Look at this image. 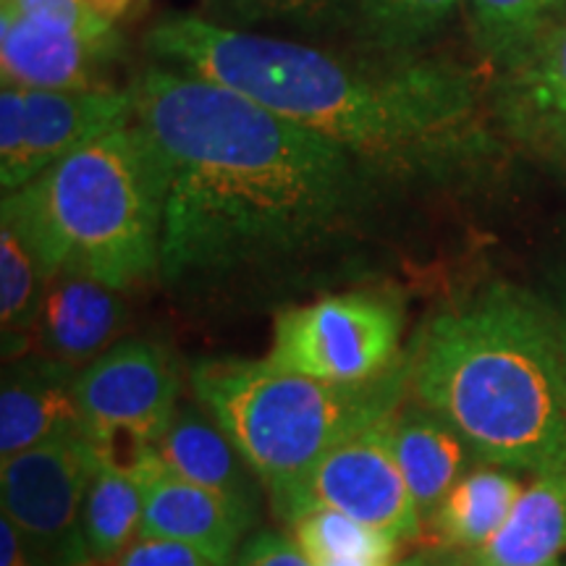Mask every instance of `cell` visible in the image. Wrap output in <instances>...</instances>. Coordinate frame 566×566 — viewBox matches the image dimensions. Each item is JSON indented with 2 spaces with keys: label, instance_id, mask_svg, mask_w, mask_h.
Returning <instances> with one entry per match:
<instances>
[{
  "label": "cell",
  "instance_id": "obj_3",
  "mask_svg": "<svg viewBox=\"0 0 566 566\" xmlns=\"http://www.w3.org/2000/svg\"><path fill=\"white\" fill-rule=\"evenodd\" d=\"M409 391L483 462L566 467V342L556 307L493 281L424 317L407 352Z\"/></svg>",
  "mask_w": 566,
  "mask_h": 566
},
{
  "label": "cell",
  "instance_id": "obj_18",
  "mask_svg": "<svg viewBox=\"0 0 566 566\" xmlns=\"http://www.w3.org/2000/svg\"><path fill=\"white\" fill-rule=\"evenodd\" d=\"M467 446L449 422L420 407H401L394 415V451L422 520L436 514L441 501L462 478Z\"/></svg>",
  "mask_w": 566,
  "mask_h": 566
},
{
  "label": "cell",
  "instance_id": "obj_4",
  "mask_svg": "<svg viewBox=\"0 0 566 566\" xmlns=\"http://www.w3.org/2000/svg\"><path fill=\"white\" fill-rule=\"evenodd\" d=\"M166 197V163L134 116L3 195L0 223L24 239L48 275L76 268L124 292L160 273Z\"/></svg>",
  "mask_w": 566,
  "mask_h": 566
},
{
  "label": "cell",
  "instance_id": "obj_30",
  "mask_svg": "<svg viewBox=\"0 0 566 566\" xmlns=\"http://www.w3.org/2000/svg\"><path fill=\"white\" fill-rule=\"evenodd\" d=\"M0 566H55L38 546H32L9 516H0Z\"/></svg>",
  "mask_w": 566,
  "mask_h": 566
},
{
  "label": "cell",
  "instance_id": "obj_25",
  "mask_svg": "<svg viewBox=\"0 0 566 566\" xmlns=\"http://www.w3.org/2000/svg\"><path fill=\"white\" fill-rule=\"evenodd\" d=\"M480 48L501 63L551 30L564 0H470Z\"/></svg>",
  "mask_w": 566,
  "mask_h": 566
},
{
  "label": "cell",
  "instance_id": "obj_1",
  "mask_svg": "<svg viewBox=\"0 0 566 566\" xmlns=\"http://www.w3.org/2000/svg\"><path fill=\"white\" fill-rule=\"evenodd\" d=\"M132 95L168 171L160 275L174 286L321 250L380 179L336 142L205 76L155 63Z\"/></svg>",
  "mask_w": 566,
  "mask_h": 566
},
{
  "label": "cell",
  "instance_id": "obj_16",
  "mask_svg": "<svg viewBox=\"0 0 566 566\" xmlns=\"http://www.w3.org/2000/svg\"><path fill=\"white\" fill-rule=\"evenodd\" d=\"M150 454L187 483L258 506L265 491L229 433L202 405H181Z\"/></svg>",
  "mask_w": 566,
  "mask_h": 566
},
{
  "label": "cell",
  "instance_id": "obj_2",
  "mask_svg": "<svg viewBox=\"0 0 566 566\" xmlns=\"http://www.w3.org/2000/svg\"><path fill=\"white\" fill-rule=\"evenodd\" d=\"M147 51L336 142L380 179H441L483 150L475 74L454 63L357 61L200 17L160 19Z\"/></svg>",
  "mask_w": 566,
  "mask_h": 566
},
{
  "label": "cell",
  "instance_id": "obj_7",
  "mask_svg": "<svg viewBox=\"0 0 566 566\" xmlns=\"http://www.w3.org/2000/svg\"><path fill=\"white\" fill-rule=\"evenodd\" d=\"M399 357V307L375 294H338L283 310L265 359L307 378L365 384L391 370Z\"/></svg>",
  "mask_w": 566,
  "mask_h": 566
},
{
  "label": "cell",
  "instance_id": "obj_5",
  "mask_svg": "<svg viewBox=\"0 0 566 566\" xmlns=\"http://www.w3.org/2000/svg\"><path fill=\"white\" fill-rule=\"evenodd\" d=\"M192 394L242 451L265 493L307 475L334 446L405 407L409 357L365 384H331L268 359H202Z\"/></svg>",
  "mask_w": 566,
  "mask_h": 566
},
{
  "label": "cell",
  "instance_id": "obj_13",
  "mask_svg": "<svg viewBox=\"0 0 566 566\" xmlns=\"http://www.w3.org/2000/svg\"><path fill=\"white\" fill-rule=\"evenodd\" d=\"M493 105L512 137L566 158V24L504 61Z\"/></svg>",
  "mask_w": 566,
  "mask_h": 566
},
{
  "label": "cell",
  "instance_id": "obj_10",
  "mask_svg": "<svg viewBox=\"0 0 566 566\" xmlns=\"http://www.w3.org/2000/svg\"><path fill=\"white\" fill-rule=\"evenodd\" d=\"M142 488L139 537L176 541L216 564L231 566L258 516V506L187 483L168 472L150 449L129 467Z\"/></svg>",
  "mask_w": 566,
  "mask_h": 566
},
{
  "label": "cell",
  "instance_id": "obj_29",
  "mask_svg": "<svg viewBox=\"0 0 566 566\" xmlns=\"http://www.w3.org/2000/svg\"><path fill=\"white\" fill-rule=\"evenodd\" d=\"M24 139V90L3 84L0 90V171L9 168Z\"/></svg>",
  "mask_w": 566,
  "mask_h": 566
},
{
  "label": "cell",
  "instance_id": "obj_22",
  "mask_svg": "<svg viewBox=\"0 0 566 566\" xmlns=\"http://www.w3.org/2000/svg\"><path fill=\"white\" fill-rule=\"evenodd\" d=\"M45 283L48 273L24 239L9 223H0V321L6 357H21L24 334H34Z\"/></svg>",
  "mask_w": 566,
  "mask_h": 566
},
{
  "label": "cell",
  "instance_id": "obj_12",
  "mask_svg": "<svg viewBox=\"0 0 566 566\" xmlns=\"http://www.w3.org/2000/svg\"><path fill=\"white\" fill-rule=\"evenodd\" d=\"M116 32L87 34L55 21L0 13V69L3 84L24 90H95L116 61Z\"/></svg>",
  "mask_w": 566,
  "mask_h": 566
},
{
  "label": "cell",
  "instance_id": "obj_32",
  "mask_svg": "<svg viewBox=\"0 0 566 566\" xmlns=\"http://www.w3.org/2000/svg\"><path fill=\"white\" fill-rule=\"evenodd\" d=\"M556 313H558V321H562L564 342H566V296H564V304H562V307H556Z\"/></svg>",
  "mask_w": 566,
  "mask_h": 566
},
{
  "label": "cell",
  "instance_id": "obj_27",
  "mask_svg": "<svg viewBox=\"0 0 566 566\" xmlns=\"http://www.w3.org/2000/svg\"><path fill=\"white\" fill-rule=\"evenodd\" d=\"M105 566H221L200 551L160 537H137L116 562Z\"/></svg>",
  "mask_w": 566,
  "mask_h": 566
},
{
  "label": "cell",
  "instance_id": "obj_15",
  "mask_svg": "<svg viewBox=\"0 0 566 566\" xmlns=\"http://www.w3.org/2000/svg\"><path fill=\"white\" fill-rule=\"evenodd\" d=\"M74 367L42 357H17L0 388V462L51 443L63 436H84L74 396Z\"/></svg>",
  "mask_w": 566,
  "mask_h": 566
},
{
  "label": "cell",
  "instance_id": "obj_26",
  "mask_svg": "<svg viewBox=\"0 0 566 566\" xmlns=\"http://www.w3.org/2000/svg\"><path fill=\"white\" fill-rule=\"evenodd\" d=\"M129 3L132 0H3V9L87 34H108L116 32L113 24Z\"/></svg>",
  "mask_w": 566,
  "mask_h": 566
},
{
  "label": "cell",
  "instance_id": "obj_34",
  "mask_svg": "<svg viewBox=\"0 0 566 566\" xmlns=\"http://www.w3.org/2000/svg\"><path fill=\"white\" fill-rule=\"evenodd\" d=\"M551 566H558V564H551Z\"/></svg>",
  "mask_w": 566,
  "mask_h": 566
},
{
  "label": "cell",
  "instance_id": "obj_14",
  "mask_svg": "<svg viewBox=\"0 0 566 566\" xmlns=\"http://www.w3.org/2000/svg\"><path fill=\"white\" fill-rule=\"evenodd\" d=\"M126 307L116 289L76 268L48 275L34 336L42 357L82 370L118 344Z\"/></svg>",
  "mask_w": 566,
  "mask_h": 566
},
{
  "label": "cell",
  "instance_id": "obj_28",
  "mask_svg": "<svg viewBox=\"0 0 566 566\" xmlns=\"http://www.w3.org/2000/svg\"><path fill=\"white\" fill-rule=\"evenodd\" d=\"M231 566H313V562L296 546L292 535L265 530V533L247 537Z\"/></svg>",
  "mask_w": 566,
  "mask_h": 566
},
{
  "label": "cell",
  "instance_id": "obj_21",
  "mask_svg": "<svg viewBox=\"0 0 566 566\" xmlns=\"http://www.w3.org/2000/svg\"><path fill=\"white\" fill-rule=\"evenodd\" d=\"M459 0H354L352 32L367 51L409 59L446 24Z\"/></svg>",
  "mask_w": 566,
  "mask_h": 566
},
{
  "label": "cell",
  "instance_id": "obj_23",
  "mask_svg": "<svg viewBox=\"0 0 566 566\" xmlns=\"http://www.w3.org/2000/svg\"><path fill=\"white\" fill-rule=\"evenodd\" d=\"M208 21L231 30L254 32L258 27L323 34L352 27L354 0H205Z\"/></svg>",
  "mask_w": 566,
  "mask_h": 566
},
{
  "label": "cell",
  "instance_id": "obj_6",
  "mask_svg": "<svg viewBox=\"0 0 566 566\" xmlns=\"http://www.w3.org/2000/svg\"><path fill=\"white\" fill-rule=\"evenodd\" d=\"M181 367L150 338H126L74 378L82 433L103 462L129 467L171 424L181 399Z\"/></svg>",
  "mask_w": 566,
  "mask_h": 566
},
{
  "label": "cell",
  "instance_id": "obj_20",
  "mask_svg": "<svg viewBox=\"0 0 566 566\" xmlns=\"http://www.w3.org/2000/svg\"><path fill=\"white\" fill-rule=\"evenodd\" d=\"M142 488L129 470L103 462L82 512V535L92 566L116 562L142 530Z\"/></svg>",
  "mask_w": 566,
  "mask_h": 566
},
{
  "label": "cell",
  "instance_id": "obj_19",
  "mask_svg": "<svg viewBox=\"0 0 566 566\" xmlns=\"http://www.w3.org/2000/svg\"><path fill=\"white\" fill-rule=\"evenodd\" d=\"M522 491L520 478L506 467H478L459 478L430 520L449 548L480 551L504 527Z\"/></svg>",
  "mask_w": 566,
  "mask_h": 566
},
{
  "label": "cell",
  "instance_id": "obj_11",
  "mask_svg": "<svg viewBox=\"0 0 566 566\" xmlns=\"http://www.w3.org/2000/svg\"><path fill=\"white\" fill-rule=\"evenodd\" d=\"M132 118V87L24 90V139L17 160L0 171L3 195L17 192L66 155Z\"/></svg>",
  "mask_w": 566,
  "mask_h": 566
},
{
  "label": "cell",
  "instance_id": "obj_17",
  "mask_svg": "<svg viewBox=\"0 0 566 566\" xmlns=\"http://www.w3.org/2000/svg\"><path fill=\"white\" fill-rule=\"evenodd\" d=\"M566 551V467L541 472L504 527L475 551V566H551Z\"/></svg>",
  "mask_w": 566,
  "mask_h": 566
},
{
  "label": "cell",
  "instance_id": "obj_24",
  "mask_svg": "<svg viewBox=\"0 0 566 566\" xmlns=\"http://www.w3.org/2000/svg\"><path fill=\"white\" fill-rule=\"evenodd\" d=\"M292 537L310 562L325 558H388L394 562L401 541L384 530L352 520L334 509H317L296 516L292 522Z\"/></svg>",
  "mask_w": 566,
  "mask_h": 566
},
{
  "label": "cell",
  "instance_id": "obj_31",
  "mask_svg": "<svg viewBox=\"0 0 566 566\" xmlns=\"http://www.w3.org/2000/svg\"><path fill=\"white\" fill-rule=\"evenodd\" d=\"M313 566H396L388 558H325V562H313Z\"/></svg>",
  "mask_w": 566,
  "mask_h": 566
},
{
  "label": "cell",
  "instance_id": "obj_9",
  "mask_svg": "<svg viewBox=\"0 0 566 566\" xmlns=\"http://www.w3.org/2000/svg\"><path fill=\"white\" fill-rule=\"evenodd\" d=\"M101 464V454L84 436L55 438L0 462L3 514L55 566H92L82 512Z\"/></svg>",
  "mask_w": 566,
  "mask_h": 566
},
{
  "label": "cell",
  "instance_id": "obj_33",
  "mask_svg": "<svg viewBox=\"0 0 566 566\" xmlns=\"http://www.w3.org/2000/svg\"><path fill=\"white\" fill-rule=\"evenodd\" d=\"M396 566H422V564H417V562H407V564H396Z\"/></svg>",
  "mask_w": 566,
  "mask_h": 566
},
{
  "label": "cell",
  "instance_id": "obj_8",
  "mask_svg": "<svg viewBox=\"0 0 566 566\" xmlns=\"http://www.w3.org/2000/svg\"><path fill=\"white\" fill-rule=\"evenodd\" d=\"M394 415L334 446L307 475L273 495V512L283 525L317 509H334L396 541H417L424 520L396 462Z\"/></svg>",
  "mask_w": 566,
  "mask_h": 566
}]
</instances>
